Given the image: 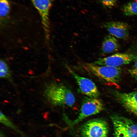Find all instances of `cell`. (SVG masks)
<instances>
[{"mask_svg":"<svg viewBox=\"0 0 137 137\" xmlns=\"http://www.w3.org/2000/svg\"><path fill=\"white\" fill-rule=\"evenodd\" d=\"M137 60V53H118L106 57L99 58L92 63L98 65L119 67Z\"/></svg>","mask_w":137,"mask_h":137,"instance_id":"6","label":"cell"},{"mask_svg":"<svg viewBox=\"0 0 137 137\" xmlns=\"http://www.w3.org/2000/svg\"><path fill=\"white\" fill-rule=\"evenodd\" d=\"M10 4L9 0H0V16L4 20L8 16L10 10Z\"/></svg>","mask_w":137,"mask_h":137,"instance_id":"13","label":"cell"},{"mask_svg":"<svg viewBox=\"0 0 137 137\" xmlns=\"http://www.w3.org/2000/svg\"><path fill=\"white\" fill-rule=\"evenodd\" d=\"M11 73L6 62L3 60L0 61V77L1 78H10Z\"/></svg>","mask_w":137,"mask_h":137,"instance_id":"14","label":"cell"},{"mask_svg":"<svg viewBox=\"0 0 137 137\" xmlns=\"http://www.w3.org/2000/svg\"><path fill=\"white\" fill-rule=\"evenodd\" d=\"M45 94L50 103L54 106L71 107L75 102V98L71 90L60 83H53L48 85Z\"/></svg>","mask_w":137,"mask_h":137,"instance_id":"1","label":"cell"},{"mask_svg":"<svg viewBox=\"0 0 137 137\" xmlns=\"http://www.w3.org/2000/svg\"><path fill=\"white\" fill-rule=\"evenodd\" d=\"M84 68L108 84L117 86L121 80L122 70L119 67L98 65L92 63L83 64Z\"/></svg>","mask_w":137,"mask_h":137,"instance_id":"2","label":"cell"},{"mask_svg":"<svg viewBox=\"0 0 137 137\" xmlns=\"http://www.w3.org/2000/svg\"><path fill=\"white\" fill-rule=\"evenodd\" d=\"M128 72L132 77L137 80V60L135 61L132 67L128 70Z\"/></svg>","mask_w":137,"mask_h":137,"instance_id":"17","label":"cell"},{"mask_svg":"<svg viewBox=\"0 0 137 137\" xmlns=\"http://www.w3.org/2000/svg\"><path fill=\"white\" fill-rule=\"evenodd\" d=\"M113 124L114 137H137V123L121 115L111 116Z\"/></svg>","mask_w":137,"mask_h":137,"instance_id":"3","label":"cell"},{"mask_svg":"<svg viewBox=\"0 0 137 137\" xmlns=\"http://www.w3.org/2000/svg\"><path fill=\"white\" fill-rule=\"evenodd\" d=\"M103 109V105L99 100L97 98L86 97L82 101L77 117L71 125H75L89 116L97 114Z\"/></svg>","mask_w":137,"mask_h":137,"instance_id":"5","label":"cell"},{"mask_svg":"<svg viewBox=\"0 0 137 137\" xmlns=\"http://www.w3.org/2000/svg\"><path fill=\"white\" fill-rule=\"evenodd\" d=\"M69 72L75 79L79 90L82 94L88 97L97 98L99 93L95 84L87 78L80 76L69 67H67Z\"/></svg>","mask_w":137,"mask_h":137,"instance_id":"9","label":"cell"},{"mask_svg":"<svg viewBox=\"0 0 137 137\" xmlns=\"http://www.w3.org/2000/svg\"><path fill=\"white\" fill-rule=\"evenodd\" d=\"M112 92L116 100L124 108L137 116V90L125 93L114 90Z\"/></svg>","mask_w":137,"mask_h":137,"instance_id":"7","label":"cell"},{"mask_svg":"<svg viewBox=\"0 0 137 137\" xmlns=\"http://www.w3.org/2000/svg\"><path fill=\"white\" fill-rule=\"evenodd\" d=\"M122 10L127 16L137 15V0H133L124 4Z\"/></svg>","mask_w":137,"mask_h":137,"instance_id":"12","label":"cell"},{"mask_svg":"<svg viewBox=\"0 0 137 137\" xmlns=\"http://www.w3.org/2000/svg\"><path fill=\"white\" fill-rule=\"evenodd\" d=\"M40 15L45 32V38L49 39L50 32L49 13L55 0H30Z\"/></svg>","mask_w":137,"mask_h":137,"instance_id":"8","label":"cell"},{"mask_svg":"<svg viewBox=\"0 0 137 137\" xmlns=\"http://www.w3.org/2000/svg\"><path fill=\"white\" fill-rule=\"evenodd\" d=\"M117 0H101L102 5L105 7L112 8L116 5Z\"/></svg>","mask_w":137,"mask_h":137,"instance_id":"16","label":"cell"},{"mask_svg":"<svg viewBox=\"0 0 137 137\" xmlns=\"http://www.w3.org/2000/svg\"><path fill=\"white\" fill-rule=\"evenodd\" d=\"M0 121L1 123L11 128L14 130L20 133L2 112H0Z\"/></svg>","mask_w":137,"mask_h":137,"instance_id":"15","label":"cell"},{"mask_svg":"<svg viewBox=\"0 0 137 137\" xmlns=\"http://www.w3.org/2000/svg\"><path fill=\"white\" fill-rule=\"evenodd\" d=\"M80 132L82 137H107L108 125L103 119H93L82 125Z\"/></svg>","mask_w":137,"mask_h":137,"instance_id":"4","label":"cell"},{"mask_svg":"<svg viewBox=\"0 0 137 137\" xmlns=\"http://www.w3.org/2000/svg\"><path fill=\"white\" fill-rule=\"evenodd\" d=\"M0 137H6L4 133L2 131H1Z\"/></svg>","mask_w":137,"mask_h":137,"instance_id":"18","label":"cell"},{"mask_svg":"<svg viewBox=\"0 0 137 137\" xmlns=\"http://www.w3.org/2000/svg\"><path fill=\"white\" fill-rule=\"evenodd\" d=\"M103 26L111 35L118 38L125 39L129 36V26L125 23L111 21L105 23Z\"/></svg>","mask_w":137,"mask_h":137,"instance_id":"10","label":"cell"},{"mask_svg":"<svg viewBox=\"0 0 137 137\" xmlns=\"http://www.w3.org/2000/svg\"><path fill=\"white\" fill-rule=\"evenodd\" d=\"M119 48V44L115 37L111 35H107L104 37L101 47L102 54L113 53L117 51Z\"/></svg>","mask_w":137,"mask_h":137,"instance_id":"11","label":"cell"}]
</instances>
